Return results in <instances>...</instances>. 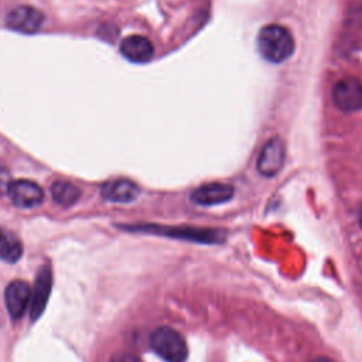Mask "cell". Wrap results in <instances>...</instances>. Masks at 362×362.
Returning <instances> with one entry per match:
<instances>
[{
  "instance_id": "3957f363",
  "label": "cell",
  "mask_w": 362,
  "mask_h": 362,
  "mask_svg": "<svg viewBox=\"0 0 362 362\" xmlns=\"http://www.w3.org/2000/svg\"><path fill=\"white\" fill-rule=\"evenodd\" d=\"M332 100L334 105L345 113L362 109V82L354 76L339 79L332 89Z\"/></svg>"
},
{
  "instance_id": "30bf717a",
  "label": "cell",
  "mask_w": 362,
  "mask_h": 362,
  "mask_svg": "<svg viewBox=\"0 0 362 362\" xmlns=\"http://www.w3.org/2000/svg\"><path fill=\"white\" fill-rule=\"evenodd\" d=\"M122 55L132 62H147L154 55V45L143 35H129L120 42Z\"/></svg>"
},
{
  "instance_id": "8992f818",
  "label": "cell",
  "mask_w": 362,
  "mask_h": 362,
  "mask_svg": "<svg viewBox=\"0 0 362 362\" xmlns=\"http://www.w3.org/2000/svg\"><path fill=\"white\" fill-rule=\"evenodd\" d=\"M11 202L18 208H34L42 202V188L31 180L11 181L7 192Z\"/></svg>"
},
{
  "instance_id": "9c48e42d",
  "label": "cell",
  "mask_w": 362,
  "mask_h": 362,
  "mask_svg": "<svg viewBox=\"0 0 362 362\" xmlns=\"http://www.w3.org/2000/svg\"><path fill=\"white\" fill-rule=\"evenodd\" d=\"M52 287V272L49 266H42L38 270L37 279H35V287L33 290V300H31V308H30V317L31 320H37L49 298V291Z\"/></svg>"
},
{
  "instance_id": "5b68a950",
  "label": "cell",
  "mask_w": 362,
  "mask_h": 362,
  "mask_svg": "<svg viewBox=\"0 0 362 362\" xmlns=\"http://www.w3.org/2000/svg\"><path fill=\"white\" fill-rule=\"evenodd\" d=\"M33 300V290L24 280H13L4 290L7 311L13 320H20Z\"/></svg>"
},
{
  "instance_id": "6da1fadb",
  "label": "cell",
  "mask_w": 362,
  "mask_h": 362,
  "mask_svg": "<svg viewBox=\"0 0 362 362\" xmlns=\"http://www.w3.org/2000/svg\"><path fill=\"white\" fill-rule=\"evenodd\" d=\"M257 48L262 57L273 64H279L291 57L294 38L291 33L280 24H267L257 34Z\"/></svg>"
},
{
  "instance_id": "9a60e30c",
  "label": "cell",
  "mask_w": 362,
  "mask_h": 362,
  "mask_svg": "<svg viewBox=\"0 0 362 362\" xmlns=\"http://www.w3.org/2000/svg\"><path fill=\"white\" fill-rule=\"evenodd\" d=\"M110 362H143V361H141L139 356H136L134 354L122 352V354L115 355Z\"/></svg>"
},
{
  "instance_id": "7c38bea8",
  "label": "cell",
  "mask_w": 362,
  "mask_h": 362,
  "mask_svg": "<svg viewBox=\"0 0 362 362\" xmlns=\"http://www.w3.org/2000/svg\"><path fill=\"white\" fill-rule=\"evenodd\" d=\"M23 255V243L11 230L0 226V259L16 263Z\"/></svg>"
},
{
  "instance_id": "7a4b0ae2",
  "label": "cell",
  "mask_w": 362,
  "mask_h": 362,
  "mask_svg": "<svg viewBox=\"0 0 362 362\" xmlns=\"http://www.w3.org/2000/svg\"><path fill=\"white\" fill-rule=\"evenodd\" d=\"M151 349L165 362H185L188 348L185 338L171 327H158L150 335Z\"/></svg>"
},
{
  "instance_id": "2e32d148",
  "label": "cell",
  "mask_w": 362,
  "mask_h": 362,
  "mask_svg": "<svg viewBox=\"0 0 362 362\" xmlns=\"http://www.w3.org/2000/svg\"><path fill=\"white\" fill-rule=\"evenodd\" d=\"M311 362H334V361L329 359V358H327V356H320V358H317V359H313Z\"/></svg>"
},
{
  "instance_id": "8fae6325",
  "label": "cell",
  "mask_w": 362,
  "mask_h": 362,
  "mask_svg": "<svg viewBox=\"0 0 362 362\" xmlns=\"http://www.w3.org/2000/svg\"><path fill=\"white\" fill-rule=\"evenodd\" d=\"M139 187L126 178H117L107 181L102 185L100 194L106 201L110 202H130L137 198Z\"/></svg>"
},
{
  "instance_id": "e0dca14e",
  "label": "cell",
  "mask_w": 362,
  "mask_h": 362,
  "mask_svg": "<svg viewBox=\"0 0 362 362\" xmlns=\"http://www.w3.org/2000/svg\"><path fill=\"white\" fill-rule=\"evenodd\" d=\"M358 221H359V225H361V228H362V205H361L359 212H358Z\"/></svg>"
},
{
  "instance_id": "ba28073f",
  "label": "cell",
  "mask_w": 362,
  "mask_h": 362,
  "mask_svg": "<svg viewBox=\"0 0 362 362\" xmlns=\"http://www.w3.org/2000/svg\"><path fill=\"white\" fill-rule=\"evenodd\" d=\"M232 197H233V188L222 182L204 184L191 192V201L202 206L223 204V202H228Z\"/></svg>"
},
{
  "instance_id": "5bb4252c",
  "label": "cell",
  "mask_w": 362,
  "mask_h": 362,
  "mask_svg": "<svg viewBox=\"0 0 362 362\" xmlns=\"http://www.w3.org/2000/svg\"><path fill=\"white\" fill-rule=\"evenodd\" d=\"M10 184H11V181H10L8 170L3 164H0V197L6 195L8 192Z\"/></svg>"
},
{
  "instance_id": "277c9868",
  "label": "cell",
  "mask_w": 362,
  "mask_h": 362,
  "mask_svg": "<svg viewBox=\"0 0 362 362\" xmlns=\"http://www.w3.org/2000/svg\"><path fill=\"white\" fill-rule=\"evenodd\" d=\"M286 144L280 137L269 139L257 156L256 167L263 177H274L284 164Z\"/></svg>"
},
{
  "instance_id": "4fadbf2b",
  "label": "cell",
  "mask_w": 362,
  "mask_h": 362,
  "mask_svg": "<svg viewBox=\"0 0 362 362\" xmlns=\"http://www.w3.org/2000/svg\"><path fill=\"white\" fill-rule=\"evenodd\" d=\"M51 195L58 205L68 208L81 198V189L69 181L59 180L51 185Z\"/></svg>"
},
{
  "instance_id": "52a82bcc",
  "label": "cell",
  "mask_w": 362,
  "mask_h": 362,
  "mask_svg": "<svg viewBox=\"0 0 362 362\" xmlns=\"http://www.w3.org/2000/svg\"><path fill=\"white\" fill-rule=\"evenodd\" d=\"M44 21V14L31 6H18L6 16V24L8 28L20 33H34Z\"/></svg>"
}]
</instances>
